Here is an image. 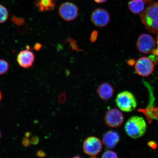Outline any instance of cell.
I'll use <instances>...</instances> for the list:
<instances>
[{"label": "cell", "mask_w": 158, "mask_h": 158, "mask_svg": "<svg viewBox=\"0 0 158 158\" xmlns=\"http://www.w3.org/2000/svg\"><path fill=\"white\" fill-rule=\"evenodd\" d=\"M104 120L106 125L108 127H118L123 123L124 116L119 110L117 109L113 108L106 112Z\"/></svg>", "instance_id": "8"}, {"label": "cell", "mask_w": 158, "mask_h": 158, "mask_svg": "<svg viewBox=\"0 0 158 158\" xmlns=\"http://www.w3.org/2000/svg\"><path fill=\"white\" fill-rule=\"evenodd\" d=\"M102 143L98 137L90 136L87 138L83 144L84 152L90 156L94 157L102 151Z\"/></svg>", "instance_id": "4"}, {"label": "cell", "mask_w": 158, "mask_h": 158, "mask_svg": "<svg viewBox=\"0 0 158 158\" xmlns=\"http://www.w3.org/2000/svg\"><path fill=\"white\" fill-rule=\"evenodd\" d=\"M37 155H38L39 156L42 157L44 156L45 155L44 152L40 151L38 152Z\"/></svg>", "instance_id": "25"}, {"label": "cell", "mask_w": 158, "mask_h": 158, "mask_svg": "<svg viewBox=\"0 0 158 158\" xmlns=\"http://www.w3.org/2000/svg\"><path fill=\"white\" fill-rule=\"evenodd\" d=\"M2 97L1 92H0V102H1L2 100Z\"/></svg>", "instance_id": "28"}, {"label": "cell", "mask_w": 158, "mask_h": 158, "mask_svg": "<svg viewBox=\"0 0 158 158\" xmlns=\"http://www.w3.org/2000/svg\"><path fill=\"white\" fill-rule=\"evenodd\" d=\"M114 92L113 87L108 82H104L101 84L97 89V93L100 98L104 100H107L111 98Z\"/></svg>", "instance_id": "12"}, {"label": "cell", "mask_w": 158, "mask_h": 158, "mask_svg": "<svg viewBox=\"0 0 158 158\" xmlns=\"http://www.w3.org/2000/svg\"><path fill=\"white\" fill-rule=\"evenodd\" d=\"M157 48L156 49H154L153 51L152 52L153 55L157 56V60H158V34L157 36Z\"/></svg>", "instance_id": "22"}, {"label": "cell", "mask_w": 158, "mask_h": 158, "mask_svg": "<svg viewBox=\"0 0 158 158\" xmlns=\"http://www.w3.org/2000/svg\"><path fill=\"white\" fill-rule=\"evenodd\" d=\"M67 41H68L69 43L70 47L73 50L78 51H82V50H81V49L78 48L76 41L74 40L72 38H69L67 39Z\"/></svg>", "instance_id": "18"}, {"label": "cell", "mask_w": 158, "mask_h": 158, "mask_svg": "<svg viewBox=\"0 0 158 158\" xmlns=\"http://www.w3.org/2000/svg\"><path fill=\"white\" fill-rule=\"evenodd\" d=\"M142 23L149 32H158V2L151 3L140 15Z\"/></svg>", "instance_id": "1"}, {"label": "cell", "mask_w": 158, "mask_h": 158, "mask_svg": "<svg viewBox=\"0 0 158 158\" xmlns=\"http://www.w3.org/2000/svg\"><path fill=\"white\" fill-rule=\"evenodd\" d=\"M1 132H0V138H1Z\"/></svg>", "instance_id": "29"}, {"label": "cell", "mask_w": 158, "mask_h": 158, "mask_svg": "<svg viewBox=\"0 0 158 158\" xmlns=\"http://www.w3.org/2000/svg\"><path fill=\"white\" fill-rule=\"evenodd\" d=\"M102 158H117L118 156L115 152L111 151H107L105 152L102 154Z\"/></svg>", "instance_id": "17"}, {"label": "cell", "mask_w": 158, "mask_h": 158, "mask_svg": "<svg viewBox=\"0 0 158 158\" xmlns=\"http://www.w3.org/2000/svg\"><path fill=\"white\" fill-rule=\"evenodd\" d=\"M9 63L5 60L0 59V75L6 73L9 69Z\"/></svg>", "instance_id": "16"}, {"label": "cell", "mask_w": 158, "mask_h": 158, "mask_svg": "<svg viewBox=\"0 0 158 158\" xmlns=\"http://www.w3.org/2000/svg\"><path fill=\"white\" fill-rule=\"evenodd\" d=\"M91 20L93 23L96 27H104L109 23L110 15L106 10L103 9H97L93 12Z\"/></svg>", "instance_id": "9"}, {"label": "cell", "mask_w": 158, "mask_h": 158, "mask_svg": "<svg viewBox=\"0 0 158 158\" xmlns=\"http://www.w3.org/2000/svg\"><path fill=\"white\" fill-rule=\"evenodd\" d=\"M128 64L130 66H133L134 64H135V60H133V59H130L128 62Z\"/></svg>", "instance_id": "24"}, {"label": "cell", "mask_w": 158, "mask_h": 158, "mask_svg": "<svg viewBox=\"0 0 158 158\" xmlns=\"http://www.w3.org/2000/svg\"><path fill=\"white\" fill-rule=\"evenodd\" d=\"M135 68L138 74L143 77H147L153 73L155 66L153 61L149 58L143 57L136 62Z\"/></svg>", "instance_id": "6"}, {"label": "cell", "mask_w": 158, "mask_h": 158, "mask_svg": "<svg viewBox=\"0 0 158 158\" xmlns=\"http://www.w3.org/2000/svg\"><path fill=\"white\" fill-rule=\"evenodd\" d=\"M145 4L143 0H132L128 3V6L132 13L137 14L144 10Z\"/></svg>", "instance_id": "14"}, {"label": "cell", "mask_w": 158, "mask_h": 158, "mask_svg": "<svg viewBox=\"0 0 158 158\" xmlns=\"http://www.w3.org/2000/svg\"><path fill=\"white\" fill-rule=\"evenodd\" d=\"M35 55L29 49L21 51L18 55L17 60L18 63L22 68L28 69L32 66L34 62Z\"/></svg>", "instance_id": "10"}, {"label": "cell", "mask_w": 158, "mask_h": 158, "mask_svg": "<svg viewBox=\"0 0 158 158\" xmlns=\"http://www.w3.org/2000/svg\"><path fill=\"white\" fill-rule=\"evenodd\" d=\"M143 1L145 2V3H151L154 0H143Z\"/></svg>", "instance_id": "27"}, {"label": "cell", "mask_w": 158, "mask_h": 158, "mask_svg": "<svg viewBox=\"0 0 158 158\" xmlns=\"http://www.w3.org/2000/svg\"><path fill=\"white\" fill-rule=\"evenodd\" d=\"M147 124L144 118L139 116L130 118L125 124V130L127 135L133 139H138L144 135L147 130Z\"/></svg>", "instance_id": "2"}, {"label": "cell", "mask_w": 158, "mask_h": 158, "mask_svg": "<svg viewBox=\"0 0 158 158\" xmlns=\"http://www.w3.org/2000/svg\"><path fill=\"white\" fill-rule=\"evenodd\" d=\"M59 13L64 20L67 21H73L78 16V8L73 3L67 2L60 6Z\"/></svg>", "instance_id": "7"}, {"label": "cell", "mask_w": 158, "mask_h": 158, "mask_svg": "<svg viewBox=\"0 0 158 158\" xmlns=\"http://www.w3.org/2000/svg\"><path fill=\"white\" fill-rule=\"evenodd\" d=\"M13 22L15 23V24L17 25H21L24 23V19L22 18H19L13 16L12 19Z\"/></svg>", "instance_id": "20"}, {"label": "cell", "mask_w": 158, "mask_h": 158, "mask_svg": "<svg viewBox=\"0 0 158 158\" xmlns=\"http://www.w3.org/2000/svg\"><path fill=\"white\" fill-rule=\"evenodd\" d=\"M120 141V137L117 132L110 131L105 133L102 138L104 145L109 149H113Z\"/></svg>", "instance_id": "11"}, {"label": "cell", "mask_w": 158, "mask_h": 158, "mask_svg": "<svg viewBox=\"0 0 158 158\" xmlns=\"http://www.w3.org/2000/svg\"><path fill=\"white\" fill-rule=\"evenodd\" d=\"M107 1V0H94V1L96 3H104Z\"/></svg>", "instance_id": "26"}, {"label": "cell", "mask_w": 158, "mask_h": 158, "mask_svg": "<svg viewBox=\"0 0 158 158\" xmlns=\"http://www.w3.org/2000/svg\"><path fill=\"white\" fill-rule=\"evenodd\" d=\"M155 40L151 35L143 34L138 37L136 45L138 51L143 54H149L153 52L156 47Z\"/></svg>", "instance_id": "5"}, {"label": "cell", "mask_w": 158, "mask_h": 158, "mask_svg": "<svg viewBox=\"0 0 158 158\" xmlns=\"http://www.w3.org/2000/svg\"><path fill=\"white\" fill-rule=\"evenodd\" d=\"M56 4V0H38L36 3V6L41 12L53 10Z\"/></svg>", "instance_id": "13"}, {"label": "cell", "mask_w": 158, "mask_h": 158, "mask_svg": "<svg viewBox=\"0 0 158 158\" xmlns=\"http://www.w3.org/2000/svg\"><path fill=\"white\" fill-rule=\"evenodd\" d=\"M149 144L150 147H151L152 148H155L157 146L156 145L155 143H154L153 142H150Z\"/></svg>", "instance_id": "23"}, {"label": "cell", "mask_w": 158, "mask_h": 158, "mask_svg": "<svg viewBox=\"0 0 158 158\" xmlns=\"http://www.w3.org/2000/svg\"><path fill=\"white\" fill-rule=\"evenodd\" d=\"M9 17V13L6 7L0 5V24L3 23L7 21Z\"/></svg>", "instance_id": "15"}, {"label": "cell", "mask_w": 158, "mask_h": 158, "mask_svg": "<svg viewBox=\"0 0 158 158\" xmlns=\"http://www.w3.org/2000/svg\"><path fill=\"white\" fill-rule=\"evenodd\" d=\"M42 45L40 43H37L34 46V49L37 51H39L42 48Z\"/></svg>", "instance_id": "21"}, {"label": "cell", "mask_w": 158, "mask_h": 158, "mask_svg": "<svg viewBox=\"0 0 158 158\" xmlns=\"http://www.w3.org/2000/svg\"><path fill=\"white\" fill-rule=\"evenodd\" d=\"M116 103L120 110L125 112L133 111L137 106L135 96L127 91L120 92L116 98Z\"/></svg>", "instance_id": "3"}, {"label": "cell", "mask_w": 158, "mask_h": 158, "mask_svg": "<svg viewBox=\"0 0 158 158\" xmlns=\"http://www.w3.org/2000/svg\"><path fill=\"white\" fill-rule=\"evenodd\" d=\"M98 36V31L95 30L92 31L90 36V40L92 43L95 42L97 40Z\"/></svg>", "instance_id": "19"}]
</instances>
